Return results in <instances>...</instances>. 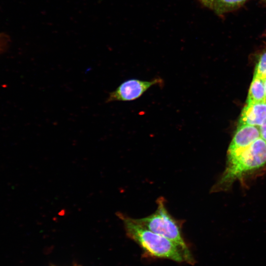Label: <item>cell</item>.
I'll return each instance as SVG.
<instances>
[{"instance_id": "cell-1", "label": "cell", "mask_w": 266, "mask_h": 266, "mask_svg": "<svg viewBox=\"0 0 266 266\" xmlns=\"http://www.w3.org/2000/svg\"><path fill=\"white\" fill-rule=\"evenodd\" d=\"M116 215L123 221L127 236L148 256L178 263H194L192 255L187 253L173 241L141 226L133 218L121 212H117Z\"/></svg>"}, {"instance_id": "cell-2", "label": "cell", "mask_w": 266, "mask_h": 266, "mask_svg": "<svg viewBox=\"0 0 266 266\" xmlns=\"http://www.w3.org/2000/svg\"><path fill=\"white\" fill-rule=\"evenodd\" d=\"M266 165V141L260 137L233 161L226 164L222 174L211 188V192L227 191L236 181Z\"/></svg>"}, {"instance_id": "cell-3", "label": "cell", "mask_w": 266, "mask_h": 266, "mask_svg": "<svg viewBox=\"0 0 266 266\" xmlns=\"http://www.w3.org/2000/svg\"><path fill=\"white\" fill-rule=\"evenodd\" d=\"M157 209L150 215L133 220L149 230L164 236L181 247L187 253L191 254L182 233V221L175 219L168 211L164 198L157 200Z\"/></svg>"}, {"instance_id": "cell-4", "label": "cell", "mask_w": 266, "mask_h": 266, "mask_svg": "<svg viewBox=\"0 0 266 266\" xmlns=\"http://www.w3.org/2000/svg\"><path fill=\"white\" fill-rule=\"evenodd\" d=\"M164 80L156 77L150 81L133 78L121 83L114 91L109 94L106 103L115 101H132L139 98L150 88L154 85L162 86Z\"/></svg>"}, {"instance_id": "cell-5", "label": "cell", "mask_w": 266, "mask_h": 266, "mask_svg": "<svg viewBox=\"0 0 266 266\" xmlns=\"http://www.w3.org/2000/svg\"><path fill=\"white\" fill-rule=\"evenodd\" d=\"M260 137V131L258 127L248 125H238L228 149L226 164L234 161Z\"/></svg>"}, {"instance_id": "cell-6", "label": "cell", "mask_w": 266, "mask_h": 266, "mask_svg": "<svg viewBox=\"0 0 266 266\" xmlns=\"http://www.w3.org/2000/svg\"><path fill=\"white\" fill-rule=\"evenodd\" d=\"M266 121V101L246 103L243 108L239 125L261 126Z\"/></svg>"}, {"instance_id": "cell-7", "label": "cell", "mask_w": 266, "mask_h": 266, "mask_svg": "<svg viewBox=\"0 0 266 266\" xmlns=\"http://www.w3.org/2000/svg\"><path fill=\"white\" fill-rule=\"evenodd\" d=\"M247 0H200L204 6L221 15L242 6Z\"/></svg>"}, {"instance_id": "cell-8", "label": "cell", "mask_w": 266, "mask_h": 266, "mask_svg": "<svg viewBox=\"0 0 266 266\" xmlns=\"http://www.w3.org/2000/svg\"><path fill=\"white\" fill-rule=\"evenodd\" d=\"M266 101L264 79L254 76L248 94L246 103Z\"/></svg>"}, {"instance_id": "cell-9", "label": "cell", "mask_w": 266, "mask_h": 266, "mask_svg": "<svg viewBox=\"0 0 266 266\" xmlns=\"http://www.w3.org/2000/svg\"><path fill=\"white\" fill-rule=\"evenodd\" d=\"M254 76L263 79L266 78V48L259 55L255 66Z\"/></svg>"}, {"instance_id": "cell-10", "label": "cell", "mask_w": 266, "mask_h": 266, "mask_svg": "<svg viewBox=\"0 0 266 266\" xmlns=\"http://www.w3.org/2000/svg\"><path fill=\"white\" fill-rule=\"evenodd\" d=\"M261 137L266 141V121L260 128Z\"/></svg>"}, {"instance_id": "cell-11", "label": "cell", "mask_w": 266, "mask_h": 266, "mask_svg": "<svg viewBox=\"0 0 266 266\" xmlns=\"http://www.w3.org/2000/svg\"><path fill=\"white\" fill-rule=\"evenodd\" d=\"M264 84H265L266 97V78L264 79Z\"/></svg>"}, {"instance_id": "cell-12", "label": "cell", "mask_w": 266, "mask_h": 266, "mask_svg": "<svg viewBox=\"0 0 266 266\" xmlns=\"http://www.w3.org/2000/svg\"><path fill=\"white\" fill-rule=\"evenodd\" d=\"M263 1H264L265 3H266V0H262Z\"/></svg>"}]
</instances>
